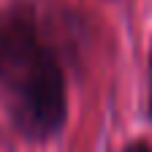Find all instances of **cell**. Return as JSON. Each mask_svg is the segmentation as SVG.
Returning <instances> with one entry per match:
<instances>
[{"label":"cell","mask_w":152,"mask_h":152,"mask_svg":"<svg viewBox=\"0 0 152 152\" xmlns=\"http://www.w3.org/2000/svg\"><path fill=\"white\" fill-rule=\"evenodd\" d=\"M125 152H152V149H149L147 144H133V147H128Z\"/></svg>","instance_id":"2"},{"label":"cell","mask_w":152,"mask_h":152,"mask_svg":"<svg viewBox=\"0 0 152 152\" xmlns=\"http://www.w3.org/2000/svg\"><path fill=\"white\" fill-rule=\"evenodd\" d=\"M0 84L27 136H52L65 120V79L52 52L38 41L25 14H0Z\"/></svg>","instance_id":"1"}]
</instances>
